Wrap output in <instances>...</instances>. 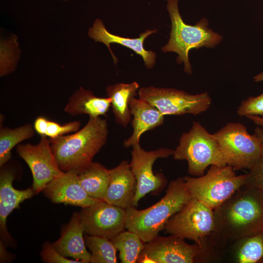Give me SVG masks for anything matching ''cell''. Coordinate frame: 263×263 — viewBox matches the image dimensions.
<instances>
[{"mask_svg": "<svg viewBox=\"0 0 263 263\" xmlns=\"http://www.w3.org/2000/svg\"><path fill=\"white\" fill-rule=\"evenodd\" d=\"M214 212L216 236L225 245L263 233V193L246 182Z\"/></svg>", "mask_w": 263, "mask_h": 263, "instance_id": "1", "label": "cell"}, {"mask_svg": "<svg viewBox=\"0 0 263 263\" xmlns=\"http://www.w3.org/2000/svg\"><path fill=\"white\" fill-rule=\"evenodd\" d=\"M108 133L106 119L89 117L86 125L77 132L49 138L60 169L63 172H77L91 163L106 143Z\"/></svg>", "mask_w": 263, "mask_h": 263, "instance_id": "2", "label": "cell"}, {"mask_svg": "<svg viewBox=\"0 0 263 263\" xmlns=\"http://www.w3.org/2000/svg\"><path fill=\"white\" fill-rule=\"evenodd\" d=\"M164 229L171 235L193 241L201 249L203 262L217 255V250H224L215 234L214 210L194 198L169 219Z\"/></svg>", "mask_w": 263, "mask_h": 263, "instance_id": "3", "label": "cell"}, {"mask_svg": "<svg viewBox=\"0 0 263 263\" xmlns=\"http://www.w3.org/2000/svg\"><path fill=\"white\" fill-rule=\"evenodd\" d=\"M191 198L184 178L173 180L164 196L156 204L142 210L133 206L125 209V228L138 235L144 243L150 242L164 229L169 219Z\"/></svg>", "mask_w": 263, "mask_h": 263, "instance_id": "4", "label": "cell"}, {"mask_svg": "<svg viewBox=\"0 0 263 263\" xmlns=\"http://www.w3.org/2000/svg\"><path fill=\"white\" fill-rule=\"evenodd\" d=\"M179 0H168L167 9L171 20L170 37L167 44L162 48L164 52H173L178 55V64L184 63V71L192 73L188 53L192 49L202 47L213 48L222 40V36L208 27V22L203 18L194 25L183 21L178 8Z\"/></svg>", "mask_w": 263, "mask_h": 263, "instance_id": "5", "label": "cell"}, {"mask_svg": "<svg viewBox=\"0 0 263 263\" xmlns=\"http://www.w3.org/2000/svg\"><path fill=\"white\" fill-rule=\"evenodd\" d=\"M172 155L175 160H186L188 172L196 176L204 175L209 166L227 165L213 134L198 122H193L191 129L183 133Z\"/></svg>", "mask_w": 263, "mask_h": 263, "instance_id": "6", "label": "cell"}, {"mask_svg": "<svg viewBox=\"0 0 263 263\" xmlns=\"http://www.w3.org/2000/svg\"><path fill=\"white\" fill-rule=\"evenodd\" d=\"M247 173L237 175L229 165H211L205 175L185 176L186 186L192 198L214 210L226 201L246 182Z\"/></svg>", "mask_w": 263, "mask_h": 263, "instance_id": "7", "label": "cell"}, {"mask_svg": "<svg viewBox=\"0 0 263 263\" xmlns=\"http://www.w3.org/2000/svg\"><path fill=\"white\" fill-rule=\"evenodd\" d=\"M213 135L226 164L235 170L249 169L262 157L259 139L241 123H228Z\"/></svg>", "mask_w": 263, "mask_h": 263, "instance_id": "8", "label": "cell"}, {"mask_svg": "<svg viewBox=\"0 0 263 263\" xmlns=\"http://www.w3.org/2000/svg\"><path fill=\"white\" fill-rule=\"evenodd\" d=\"M138 93L139 98L151 103L164 115H197L206 111L211 103L207 92L191 94L173 88L148 87L140 88Z\"/></svg>", "mask_w": 263, "mask_h": 263, "instance_id": "9", "label": "cell"}, {"mask_svg": "<svg viewBox=\"0 0 263 263\" xmlns=\"http://www.w3.org/2000/svg\"><path fill=\"white\" fill-rule=\"evenodd\" d=\"M131 168L137 182V188L133 199V206L136 207L139 200L147 194L158 193L166 186L167 180L161 173L155 174L153 165L158 158H168L173 154L174 150L160 148L147 151L140 144L132 147Z\"/></svg>", "mask_w": 263, "mask_h": 263, "instance_id": "10", "label": "cell"}, {"mask_svg": "<svg viewBox=\"0 0 263 263\" xmlns=\"http://www.w3.org/2000/svg\"><path fill=\"white\" fill-rule=\"evenodd\" d=\"M137 263H203L202 252L195 244H189L185 239L171 235L157 236L145 243Z\"/></svg>", "mask_w": 263, "mask_h": 263, "instance_id": "11", "label": "cell"}, {"mask_svg": "<svg viewBox=\"0 0 263 263\" xmlns=\"http://www.w3.org/2000/svg\"><path fill=\"white\" fill-rule=\"evenodd\" d=\"M19 156L29 167L33 176L35 193L42 191L47 185L64 172L59 168L52 152L49 138L41 136L37 144H19L16 149Z\"/></svg>", "mask_w": 263, "mask_h": 263, "instance_id": "12", "label": "cell"}, {"mask_svg": "<svg viewBox=\"0 0 263 263\" xmlns=\"http://www.w3.org/2000/svg\"><path fill=\"white\" fill-rule=\"evenodd\" d=\"M79 215L87 235L111 240L125 228L126 209L104 201L82 208Z\"/></svg>", "mask_w": 263, "mask_h": 263, "instance_id": "13", "label": "cell"}, {"mask_svg": "<svg viewBox=\"0 0 263 263\" xmlns=\"http://www.w3.org/2000/svg\"><path fill=\"white\" fill-rule=\"evenodd\" d=\"M14 169L5 166L0 170V240L5 245L14 246L15 242L6 227L8 215L24 200L31 198L35 193L32 188L24 190L16 189L13 186L15 178Z\"/></svg>", "mask_w": 263, "mask_h": 263, "instance_id": "14", "label": "cell"}, {"mask_svg": "<svg viewBox=\"0 0 263 263\" xmlns=\"http://www.w3.org/2000/svg\"><path fill=\"white\" fill-rule=\"evenodd\" d=\"M52 203L84 208L102 200L90 197L80 185L75 171L64 172L51 181L42 190Z\"/></svg>", "mask_w": 263, "mask_h": 263, "instance_id": "15", "label": "cell"}, {"mask_svg": "<svg viewBox=\"0 0 263 263\" xmlns=\"http://www.w3.org/2000/svg\"><path fill=\"white\" fill-rule=\"evenodd\" d=\"M109 176L104 201L124 209L133 206L137 182L129 162L123 160L109 169Z\"/></svg>", "mask_w": 263, "mask_h": 263, "instance_id": "16", "label": "cell"}, {"mask_svg": "<svg viewBox=\"0 0 263 263\" xmlns=\"http://www.w3.org/2000/svg\"><path fill=\"white\" fill-rule=\"evenodd\" d=\"M156 32V29L147 30L141 33L139 38H135L122 37L110 33L105 28L102 21L96 19L93 27L89 29L88 35L95 41L102 42L107 46L115 64L117 61V58L110 48L111 43L119 44L133 50L136 54L141 56L146 66L151 69L155 63L156 54L151 51L146 50L144 47V42L149 36Z\"/></svg>", "mask_w": 263, "mask_h": 263, "instance_id": "17", "label": "cell"}, {"mask_svg": "<svg viewBox=\"0 0 263 263\" xmlns=\"http://www.w3.org/2000/svg\"><path fill=\"white\" fill-rule=\"evenodd\" d=\"M84 227L79 213L74 212L68 224L63 226L59 238L52 243L55 249L66 258L90 263L91 253L85 242Z\"/></svg>", "mask_w": 263, "mask_h": 263, "instance_id": "18", "label": "cell"}, {"mask_svg": "<svg viewBox=\"0 0 263 263\" xmlns=\"http://www.w3.org/2000/svg\"><path fill=\"white\" fill-rule=\"evenodd\" d=\"M130 108L133 117L131 122L133 132L124 141V146L127 148L139 144L140 137L145 132L162 125L165 116L154 106L139 97L131 100Z\"/></svg>", "mask_w": 263, "mask_h": 263, "instance_id": "19", "label": "cell"}, {"mask_svg": "<svg viewBox=\"0 0 263 263\" xmlns=\"http://www.w3.org/2000/svg\"><path fill=\"white\" fill-rule=\"evenodd\" d=\"M110 107L109 97L96 96L90 91L80 87L70 97L64 111L73 116L87 114L89 117H97L106 115Z\"/></svg>", "mask_w": 263, "mask_h": 263, "instance_id": "20", "label": "cell"}, {"mask_svg": "<svg viewBox=\"0 0 263 263\" xmlns=\"http://www.w3.org/2000/svg\"><path fill=\"white\" fill-rule=\"evenodd\" d=\"M138 83H117L106 88L107 97L111 100V107L116 122L126 128L131 120L130 108L131 100L136 95Z\"/></svg>", "mask_w": 263, "mask_h": 263, "instance_id": "21", "label": "cell"}, {"mask_svg": "<svg viewBox=\"0 0 263 263\" xmlns=\"http://www.w3.org/2000/svg\"><path fill=\"white\" fill-rule=\"evenodd\" d=\"M75 172L80 185L88 195L104 201L109 182V169L99 163L92 162Z\"/></svg>", "mask_w": 263, "mask_h": 263, "instance_id": "22", "label": "cell"}, {"mask_svg": "<svg viewBox=\"0 0 263 263\" xmlns=\"http://www.w3.org/2000/svg\"><path fill=\"white\" fill-rule=\"evenodd\" d=\"M33 125L25 124L11 129L0 127V167L11 159L12 150L21 142L33 137L35 134Z\"/></svg>", "mask_w": 263, "mask_h": 263, "instance_id": "23", "label": "cell"}, {"mask_svg": "<svg viewBox=\"0 0 263 263\" xmlns=\"http://www.w3.org/2000/svg\"><path fill=\"white\" fill-rule=\"evenodd\" d=\"M233 261L237 263H263V233L233 241Z\"/></svg>", "mask_w": 263, "mask_h": 263, "instance_id": "24", "label": "cell"}, {"mask_svg": "<svg viewBox=\"0 0 263 263\" xmlns=\"http://www.w3.org/2000/svg\"><path fill=\"white\" fill-rule=\"evenodd\" d=\"M111 240L119 251L121 263H137L145 243L138 235L128 230H123Z\"/></svg>", "mask_w": 263, "mask_h": 263, "instance_id": "25", "label": "cell"}, {"mask_svg": "<svg viewBox=\"0 0 263 263\" xmlns=\"http://www.w3.org/2000/svg\"><path fill=\"white\" fill-rule=\"evenodd\" d=\"M84 240L86 246L91 252L90 263H117V249L111 240L87 234L84 236Z\"/></svg>", "mask_w": 263, "mask_h": 263, "instance_id": "26", "label": "cell"}, {"mask_svg": "<svg viewBox=\"0 0 263 263\" xmlns=\"http://www.w3.org/2000/svg\"><path fill=\"white\" fill-rule=\"evenodd\" d=\"M80 126L81 123L79 121H74L61 124L49 120L45 136L49 138H55L76 132L80 129Z\"/></svg>", "mask_w": 263, "mask_h": 263, "instance_id": "27", "label": "cell"}, {"mask_svg": "<svg viewBox=\"0 0 263 263\" xmlns=\"http://www.w3.org/2000/svg\"><path fill=\"white\" fill-rule=\"evenodd\" d=\"M240 116L263 115V93L256 97L250 96L244 100L237 112Z\"/></svg>", "mask_w": 263, "mask_h": 263, "instance_id": "28", "label": "cell"}, {"mask_svg": "<svg viewBox=\"0 0 263 263\" xmlns=\"http://www.w3.org/2000/svg\"><path fill=\"white\" fill-rule=\"evenodd\" d=\"M42 260L47 263H82L81 261L66 258L59 253L49 242H45L40 252Z\"/></svg>", "mask_w": 263, "mask_h": 263, "instance_id": "29", "label": "cell"}, {"mask_svg": "<svg viewBox=\"0 0 263 263\" xmlns=\"http://www.w3.org/2000/svg\"><path fill=\"white\" fill-rule=\"evenodd\" d=\"M246 182L263 193V157L249 169Z\"/></svg>", "mask_w": 263, "mask_h": 263, "instance_id": "30", "label": "cell"}, {"mask_svg": "<svg viewBox=\"0 0 263 263\" xmlns=\"http://www.w3.org/2000/svg\"><path fill=\"white\" fill-rule=\"evenodd\" d=\"M49 119L43 116L37 117L34 121L33 127L36 132L40 136H45Z\"/></svg>", "mask_w": 263, "mask_h": 263, "instance_id": "31", "label": "cell"}, {"mask_svg": "<svg viewBox=\"0 0 263 263\" xmlns=\"http://www.w3.org/2000/svg\"><path fill=\"white\" fill-rule=\"evenodd\" d=\"M6 245L0 240V263L5 262L10 260L11 257L10 254L5 249Z\"/></svg>", "mask_w": 263, "mask_h": 263, "instance_id": "32", "label": "cell"}, {"mask_svg": "<svg viewBox=\"0 0 263 263\" xmlns=\"http://www.w3.org/2000/svg\"><path fill=\"white\" fill-rule=\"evenodd\" d=\"M254 134L260 140L262 148V157H263V127L260 126L256 127Z\"/></svg>", "mask_w": 263, "mask_h": 263, "instance_id": "33", "label": "cell"}, {"mask_svg": "<svg viewBox=\"0 0 263 263\" xmlns=\"http://www.w3.org/2000/svg\"><path fill=\"white\" fill-rule=\"evenodd\" d=\"M246 117L252 120L256 125L263 127V117L261 118L258 116L253 115H247Z\"/></svg>", "mask_w": 263, "mask_h": 263, "instance_id": "34", "label": "cell"}, {"mask_svg": "<svg viewBox=\"0 0 263 263\" xmlns=\"http://www.w3.org/2000/svg\"><path fill=\"white\" fill-rule=\"evenodd\" d=\"M258 79L260 81H263V72L259 74L258 75Z\"/></svg>", "mask_w": 263, "mask_h": 263, "instance_id": "35", "label": "cell"}, {"mask_svg": "<svg viewBox=\"0 0 263 263\" xmlns=\"http://www.w3.org/2000/svg\"><path fill=\"white\" fill-rule=\"evenodd\" d=\"M65 0L66 1V0Z\"/></svg>", "mask_w": 263, "mask_h": 263, "instance_id": "36", "label": "cell"}, {"mask_svg": "<svg viewBox=\"0 0 263 263\" xmlns=\"http://www.w3.org/2000/svg\"><path fill=\"white\" fill-rule=\"evenodd\" d=\"M166 0L168 1V0Z\"/></svg>", "mask_w": 263, "mask_h": 263, "instance_id": "37", "label": "cell"}]
</instances>
